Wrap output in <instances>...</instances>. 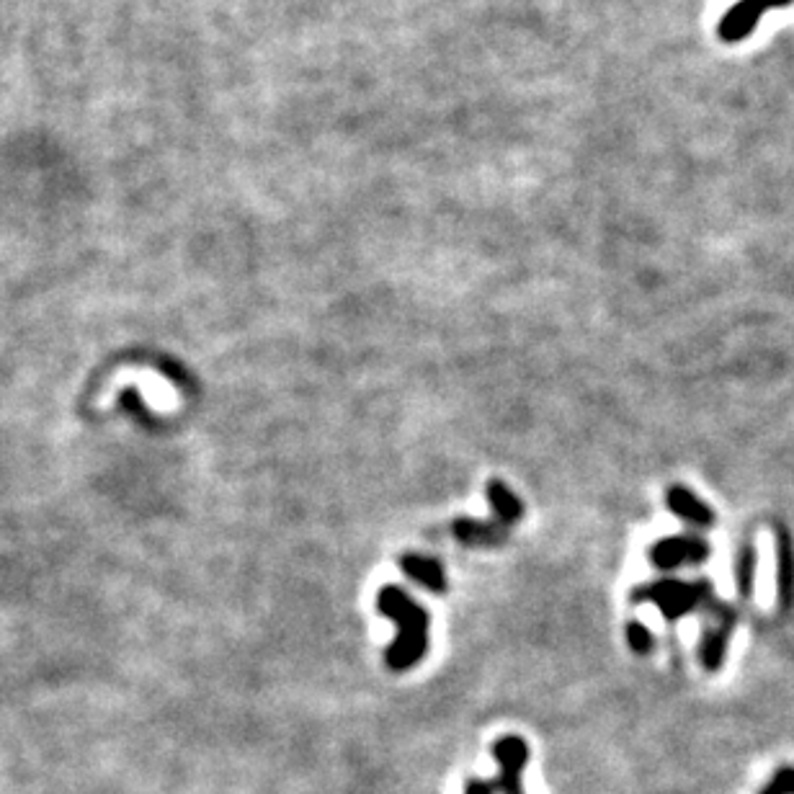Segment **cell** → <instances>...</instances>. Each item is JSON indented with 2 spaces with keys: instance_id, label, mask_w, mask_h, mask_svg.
Segmentation results:
<instances>
[{
  "instance_id": "6da1fadb",
  "label": "cell",
  "mask_w": 794,
  "mask_h": 794,
  "mask_svg": "<svg viewBox=\"0 0 794 794\" xmlns=\"http://www.w3.org/2000/svg\"><path fill=\"white\" fill-rule=\"evenodd\" d=\"M377 609L397 627L395 640L390 642L385 655L387 666L392 671H408L418 660H423L428 650V614L421 604L410 599V593L397 586H385L379 591Z\"/></svg>"
},
{
  "instance_id": "7a4b0ae2",
  "label": "cell",
  "mask_w": 794,
  "mask_h": 794,
  "mask_svg": "<svg viewBox=\"0 0 794 794\" xmlns=\"http://www.w3.org/2000/svg\"><path fill=\"white\" fill-rule=\"evenodd\" d=\"M493 756L498 761V776H495V792L498 794H524L521 776L529 761V748L516 735H506L493 746Z\"/></svg>"
},
{
  "instance_id": "3957f363",
  "label": "cell",
  "mask_w": 794,
  "mask_h": 794,
  "mask_svg": "<svg viewBox=\"0 0 794 794\" xmlns=\"http://www.w3.org/2000/svg\"><path fill=\"white\" fill-rule=\"evenodd\" d=\"M699 588L684 586V583H655L653 588H640L635 593V599H653L655 604L663 609V614L671 619L681 617L684 611H689L691 606L697 604Z\"/></svg>"
},
{
  "instance_id": "277c9868",
  "label": "cell",
  "mask_w": 794,
  "mask_h": 794,
  "mask_svg": "<svg viewBox=\"0 0 794 794\" xmlns=\"http://www.w3.org/2000/svg\"><path fill=\"white\" fill-rule=\"evenodd\" d=\"M707 555V547H704L699 539H686V537H673V539H663L653 547L650 557L658 568H678L681 562H697Z\"/></svg>"
},
{
  "instance_id": "5b68a950",
  "label": "cell",
  "mask_w": 794,
  "mask_h": 794,
  "mask_svg": "<svg viewBox=\"0 0 794 794\" xmlns=\"http://www.w3.org/2000/svg\"><path fill=\"white\" fill-rule=\"evenodd\" d=\"M506 529L508 526L501 521H454V537L465 542L467 547H498L506 539Z\"/></svg>"
},
{
  "instance_id": "8992f818",
  "label": "cell",
  "mask_w": 794,
  "mask_h": 794,
  "mask_svg": "<svg viewBox=\"0 0 794 794\" xmlns=\"http://www.w3.org/2000/svg\"><path fill=\"white\" fill-rule=\"evenodd\" d=\"M400 568H403V573L408 575L410 581L421 583V586H426L431 593L446 591V575L444 568H441V562L423 555H405L403 560H400Z\"/></svg>"
},
{
  "instance_id": "52a82bcc",
  "label": "cell",
  "mask_w": 794,
  "mask_h": 794,
  "mask_svg": "<svg viewBox=\"0 0 794 794\" xmlns=\"http://www.w3.org/2000/svg\"><path fill=\"white\" fill-rule=\"evenodd\" d=\"M488 501L490 506H493L495 521H501V524L511 526L514 521H519L521 516H524V506H521V501L501 483V480H493V483L488 485Z\"/></svg>"
},
{
  "instance_id": "ba28073f",
  "label": "cell",
  "mask_w": 794,
  "mask_h": 794,
  "mask_svg": "<svg viewBox=\"0 0 794 794\" xmlns=\"http://www.w3.org/2000/svg\"><path fill=\"white\" fill-rule=\"evenodd\" d=\"M668 506H671L673 514H678L686 521H694V524H709L712 521V511L699 501L697 495L684 488L668 490Z\"/></svg>"
},
{
  "instance_id": "9c48e42d",
  "label": "cell",
  "mask_w": 794,
  "mask_h": 794,
  "mask_svg": "<svg viewBox=\"0 0 794 794\" xmlns=\"http://www.w3.org/2000/svg\"><path fill=\"white\" fill-rule=\"evenodd\" d=\"M627 642H630V648L635 653H648L653 648V635L640 622H630V627H627Z\"/></svg>"
},
{
  "instance_id": "30bf717a",
  "label": "cell",
  "mask_w": 794,
  "mask_h": 794,
  "mask_svg": "<svg viewBox=\"0 0 794 794\" xmlns=\"http://www.w3.org/2000/svg\"><path fill=\"white\" fill-rule=\"evenodd\" d=\"M771 787H774L779 794H794V769L776 771Z\"/></svg>"
},
{
  "instance_id": "8fae6325",
  "label": "cell",
  "mask_w": 794,
  "mask_h": 794,
  "mask_svg": "<svg viewBox=\"0 0 794 794\" xmlns=\"http://www.w3.org/2000/svg\"><path fill=\"white\" fill-rule=\"evenodd\" d=\"M465 794H498V792H495L493 782H485V779H472V782H467Z\"/></svg>"
},
{
  "instance_id": "7c38bea8",
  "label": "cell",
  "mask_w": 794,
  "mask_h": 794,
  "mask_svg": "<svg viewBox=\"0 0 794 794\" xmlns=\"http://www.w3.org/2000/svg\"><path fill=\"white\" fill-rule=\"evenodd\" d=\"M761 794H779V792H776V789H774V787H771V784H769V787H766V789H764V792H761Z\"/></svg>"
}]
</instances>
